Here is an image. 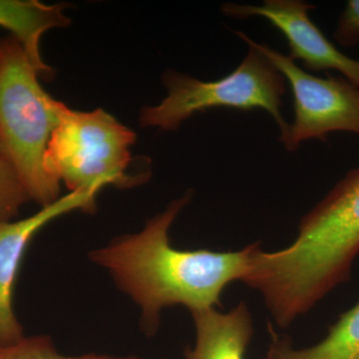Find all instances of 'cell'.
I'll use <instances>...</instances> for the list:
<instances>
[{"label": "cell", "instance_id": "6da1fadb", "mask_svg": "<svg viewBox=\"0 0 359 359\" xmlns=\"http://www.w3.org/2000/svg\"><path fill=\"white\" fill-rule=\"evenodd\" d=\"M192 196L189 192L173 201L140 233L115 238L89 255L140 306L141 327L150 335L159 330L163 309L175 304L187 306L191 313L215 309L224 290L236 280L243 282L249 271L256 244L224 252L172 247L170 228Z\"/></svg>", "mask_w": 359, "mask_h": 359}, {"label": "cell", "instance_id": "7a4b0ae2", "mask_svg": "<svg viewBox=\"0 0 359 359\" xmlns=\"http://www.w3.org/2000/svg\"><path fill=\"white\" fill-rule=\"evenodd\" d=\"M359 255V167L302 219L294 242L278 252L257 245L245 285L287 327L351 276Z\"/></svg>", "mask_w": 359, "mask_h": 359}, {"label": "cell", "instance_id": "3957f363", "mask_svg": "<svg viewBox=\"0 0 359 359\" xmlns=\"http://www.w3.org/2000/svg\"><path fill=\"white\" fill-rule=\"evenodd\" d=\"M40 73L15 37L0 39V154L13 164L30 200H58L60 183L47 173L45 154L61 102L39 83Z\"/></svg>", "mask_w": 359, "mask_h": 359}, {"label": "cell", "instance_id": "277c9868", "mask_svg": "<svg viewBox=\"0 0 359 359\" xmlns=\"http://www.w3.org/2000/svg\"><path fill=\"white\" fill-rule=\"evenodd\" d=\"M136 134L102 109L81 112L61 102L59 122L49 141L44 166L70 192L102 190L113 185L131 188L150 173L133 175L130 147Z\"/></svg>", "mask_w": 359, "mask_h": 359}, {"label": "cell", "instance_id": "5b68a950", "mask_svg": "<svg viewBox=\"0 0 359 359\" xmlns=\"http://www.w3.org/2000/svg\"><path fill=\"white\" fill-rule=\"evenodd\" d=\"M235 33L249 46V52L237 69L212 82L168 71L163 79L168 95L159 105L142 109L141 126L175 131L196 113L212 108H259L273 118L282 135L289 125L282 113L283 96L287 89L285 77L252 45L248 35Z\"/></svg>", "mask_w": 359, "mask_h": 359}, {"label": "cell", "instance_id": "8992f818", "mask_svg": "<svg viewBox=\"0 0 359 359\" xmlns=\"http://www.w3.org/2000/svg\"><path fill=\"white\" fill-rule=\"evenodd\" d=\"M250 41L282 73L292 88L294 120L280 135V141L287 150L295 151L309 139L325 141L334 132L359 135L358 85L341 75L314 76L269 45Z\"/></svg>", "mask_w": 359, "mask_h": 359}, {"label": "cell", "instance_id": "52a82bcc", "mask_svg": "<svg viewBox=\"0 0 359 359\" xmlns=\"http://www.w3.org/2000/svg\"><path fill=\"white\" fill-rule=\"evenodd\" d=\"M311 4L302 0H266L262 6L224 4L222 13L238 20L259 16L278 28L287 40L292 60H302L306 70H337L359 86V60L342 53L309 16Z\"/></svg>", "mask_w": 359, "mask_h": 359}, {"label": "cell", "instance_id": "ba28073f", "mask_svg": "<svg viewBox=\"0 0 359 359\" xmlns=\"http://www.w3.org/2000/svg\"><path fill=\"white\" fill-rule=\"evenodd\" d=\"M99 190L69 192L20 221L0 222V346H8L25 337L23 327L14 313L13 294L20 264L32 238L54 219L73 211H95Z\"/></svg>", "mask_w": 359, "mask_h": 359}, {"label": "cell", "instance_id": "9c48e42d", "mask_svg": "<svg viewBox=\"0 0 359 359\" xmlns=\"http://www.w3.org/2000/svg\"><path fill=\"white\" fill-rule=\"evenodd\" d=\"M196 344L187 359H244L254 334L252 316L245 302L222 313L215 309L192 311Z\"/></svg>", "mask_w": 359, "mask_h": 359}, {"label": "cell", "instance_id": "30bf717a", "mask_svg": "<svg viewBox=\"0 0 359 359\" xmlns=\"http://www.w3.org/2000/svg\"><path fill=\"white\" fill-rule=\"evenodd\" d=\"M65 8V4H45L37 0H0V27L9 30L20 42L45 80L54 74L41 57L40 40L47 30L70 25Z\"/></svg>", "mask_w": 359, "mask_h": 359}, {"label": "cell", "instance_id": "8fae6325", "mask_svg": "<svg viewBox=\"0 0 359 359\" xmlns=\"http://www.w3.org/2000/svg\"><path fill=\"white\" fill-rule=\"evenodd\" d=\"M271 334L273 341L263 359H359V301L316 346L295 349L290 339L278 337L273 328Z\"/></svg>", "mask_w": 359, "mask_h": 359}, {"label": "cell", "instance_id": "7c38bea8", "mask_svg": "<svg viewBox=\"0 0 359 359\" xmlns=\"http://www.w3.org/2000/svg\"><path fill=\"white\" fill-rule=\"evenodd\" d=\"M30 201L13 164L0 154V222L13 221L21 207Z\"/></svg>", "mask_w": 359, "mask_h": 359}, {"label": "cell", "instance_id": "4fadbf2b", "mask_svg": "<svg viewBox=\"0 0 359 359\" xmlns=\"http://www.w3.org/2000/svg\"><path fill=\"white\" fill-rule=\"evenodd\" d=\"M0 359H112L109 356L86 354L82 356L61 355L50 337L46 335L25 337L8 346H0Z\"/></svg>", "mask_w": 359, "mask_h": 359}, {"label": "cell", "instance_id": "5bb4252c", "mask_svg": "<svg viewBox=\"0 0 359 359\" xmlns=\"http://www.w3.org/2000/svg\"><path fill=\"white\" fill-rule=\"evenodd\" d=\"M335 41L341 46H358L359 44V0H349L337 21L334 32Z\"/></svg>", "mask_w": 359, "mask_h": 359}, {"label": "cell", "instance_id": "9a60e30c", "mask_svg": "<svg viewBox=\"0 0 359 359\" xmlns=\"http://www.w3.org/2000/svg\"><path fill=\"white\" fill-rule=\"evenodd\" d=\"M112 359H143L139 358H112Z\"/></svg>", "mask_w": 359, "mask_h": 359}]
</instances>
